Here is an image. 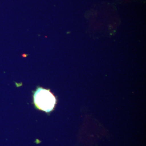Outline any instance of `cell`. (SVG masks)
<instances>
[{"mask_svg":"<svg viewBox=\"0 0 146 146\" xmlns=\"http://www.w3.org/2000/svg\"><path fill=\"white\" fill-rule=\"evenodd\" d=\"M34 104L37 109L48 113L54 109L56 99L50 90L38 87L33 95Z\"/></svg>","mask_w":146,"mask_h":146,"instance_id":"cell-1","label":"cell"}]
</instances>
